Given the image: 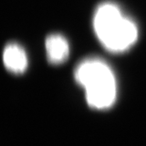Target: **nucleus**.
I'll return each instance as SVG.
<instances>
[{
	"mask_svg": "<svg viewBox=\"0 0 146 146\" xmlns=\"http://www.w3.org/2000/svg\"><path fill=\"white\" fill-rule=\"evenodd\" d=\"M93 28L101 43L113 53L128 50L138 38L137 24L124 15L113 2H104L98 6L93 17Z\"/></svg>",
	"mask_w": 146,
	"mask_h": 146,
	"instance_id": "obj_1",
	"label": "nucleus"
},
{
	"mask_svg": "<svg viewBox=\"0 0 146 146\" xmlns=\"http://www.w3.org/2000/svg\"><path fill=\"white\" fill-rule=\"evenodd\" d=\"M75 79L84 89L86 100L92 108H111L116 98L115 75L105 61L90 58L81 62L75 70Z\"/></svg>",
	"mask_w": 146,
	"mask_h": 146,
	"instance_id": "obj_2",
	"label": "nucleus"
},
{
	"mask_svg": "<svg viewBox=\"0 0 146 146\" xmlns=\"http://www.w3.org/2000/svg\"><path fill=\"white\" fill-rule=\"evenodd\" d=\"M2 59L6 69L17 75L23 73L28 67L26 53L17 43L11 42L5 46Z\"/></svg>",
	"mask_w": 146,
	"mask_h": 146,
	"instance_id": "obj_3",
	"label": "nucleus"
},
{
	"mask_svg": "<svg viewBox=\"0 0 146 146\" xmlns=\"http://www.w3.org/2000/svg\"><path fill=\"white\" fill-rule=\"evenodd\" d=\"M45 46L49 63L60 64L67 60L69 54V43L61 35L53 34L47 36Z\"/></svg>",
	"mask_w": 146,
	"mask_h": 146,
	"instance_id": "obj_4",
	"label": "nucleus"
}]
</instances>
